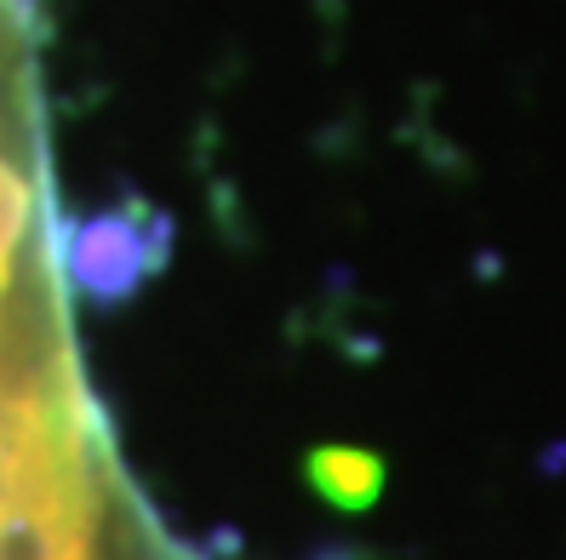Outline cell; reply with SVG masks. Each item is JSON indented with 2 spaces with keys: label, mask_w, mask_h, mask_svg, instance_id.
<instances>
[{
  "label": "cell",
  "mask_w": 566,
  "mask_h": 560,
  "mask_svg": "<svg viewBox=\"0 0 566 560\" xmlns=\"http://www.w3.org/2000/svg\"><path fill=\"white\" fill-rule=\"evenodd\" d=\"M0 560H149L75 367L46 115L0 86Z\"/></svg>",
  "instance_id": "obj_1"
}]
</instances>
